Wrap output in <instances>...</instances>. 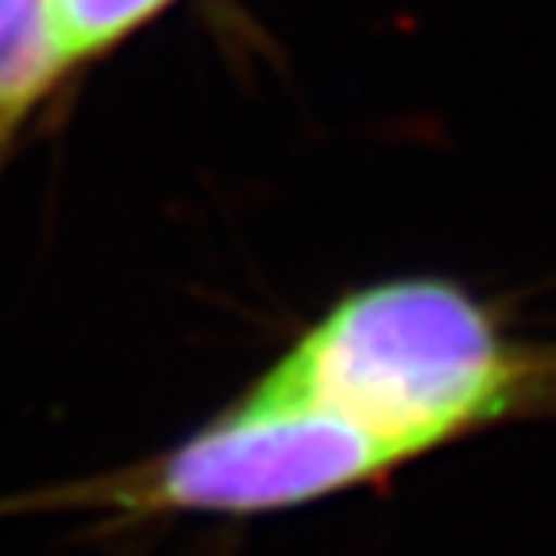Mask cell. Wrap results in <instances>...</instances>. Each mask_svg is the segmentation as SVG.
<instances>
[{
    "instance_id": "1",
    "label": "cell",
    "mask_w": 556,
    "mask_h": 556,
    "mask_svg": "<svg viewBox=\"0 0 556 556\" xmlns=\"http://www.w3.org/2000/svg\"><path fill=\"white\" fill-rule=\"evenodd\" d=\"M402 471L468 437L556 409V344L514 337L437 275L348 290L252 382Z\"/></svg>"
},
{
    "instance_id": "2",
    "label": "cell",
    "mask_w": 556,
    "mask_h": 556,
    "mask_svg": "<svg viewBox=\"0 0 556 556\" xmlns=\"http://www.w3.org/2000/svg\"><path fill=\"white\" fill-rule=\"evenodd\" d=\"M66 70L51 0H0V159Z\"/></svg>"
},
{
    "instance_id": "3",
    "label": "cell",
    "mask_w": 556,
    "mask_h": 556,
    "mask_svg": "<svg viewBox=\"0 0 556 556\" xmlns=\"http://www.w3.org/2000/svg\"><path fill=\"white\" fill-rule=\"evenodd\" d=\"M166 4L170 0H51V24L62 59L70 66L97 59Z\"/></svg>"
}]
</instances>
